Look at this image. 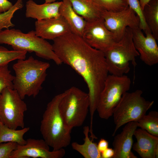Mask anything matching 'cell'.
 Masks as SVG:
<instances>
[{"label": "cell", "mask_w": 158, "mask_h": 158, "mask_svg": "<svg viewBox=\"0 0 158 158\" xmlns=\"http://www.w3.org/2000/svg\"><path fill=\"white\" fill-rule=\"evenodd\" d=\"M151 0H139L141 7L143 11L146 5Z\"/></svg>", "instance_id": "d6a6232c"}, {"label": "cell", "mask_w": 158, "mask_h": 158, "mask_svg": "<svg viewBox=\"0 0 158 158\" xmlns=\"http://www.w3.org/2000/svg\"><path fill=\"white\" fill-rule=\"evenodd\" d=\"M131 81L126 75L117 76L109 75L99 97L96 110L99 117L107 119L124 94L130 89Z\"/></svg>", "instance_id": "ba28073f"}, {"label": "cell", "mask_w": 158, "mask_h": 158, "mask_svg": "<svg viewBox=\"0 0 158 158\" xmlns=\"http://www.w3.org/2000/svg\"><path fill=\"white\" fill-rule=\"evenodd\" d=\"M134 135L137 142L133 144V150L142 158L158 157V137L141 128L136 129Z\"/></svg>", "instance_id": "2e32d148"}, {"label": "cell", "mask_w": 158, "mask_h": 158, "mask_svg": "<svg viewBox=\"0 0 158 158\" xmlns=\"http://www.w3.org/2000/svg\"><path fill=\"white\" fill-rule=\"evenodd\" d=\"M35 27L36 35L45 40H53L72 32L67 23L61 16L57 18L37 20Z\"/></svg>", "instance_id": "5bb4252c"}, {"label": "cell", "mask_w": 158, "mask_h": 158, "mask_svg": "<svg viewBox=\"0 0 158 158\" xmlns=\"http://www.w3.org/2000/svg\"><path fill=\"white\" fill-rule=\"evenodd\" d=\"M142 90H137L123 95L113 111L116 126L113 136L124 125L130 122L138 121L152 107L154 101L146 100L142 96Z\"/></svg>", "instance_id": "52a82bcc"}, {"label": "cell", "mask_w": 158, "mask_h": 158, "mask_svg": "<svg viewBox=\"0 0 158 158\" xmlns=\"http://www.w3.org/2000/svg\"><path fill=\"white\" fill-rule=\"evenodd\" d=\"M108 141L103 138L101 139L97 144L98 149L101 153L108 148Z\"/></svg>", "instance_id": "4dcf8cb0"}, {"label": "cell", "mask_w": 158, "mask_h": 158, "mask_svg": "<svg viewBox=\"0 0 158 158\" xmlns=\"http://www.w3.org/2000/svg\"><path fill=\"white\" fill-rule=\"evenodd\" d=\"M114 155V149L109 147L101 153L102 158H113Z\"/></svg>", "instance_id": "1f68e13d"}, {"label": "cell", "mask_w": 158, "mask_h": 158, "mask_svg": "<svg viewBox=\"0 0 158 158\" xmlns=\"http://www.w3.org/2000/svg\"><path fill=\"white\" fill-rule=\"evenodd\" d=\"M75 11L87 22L102 18L106 11L94 0H69Z\"/></svg>", "instance_id": "ac0fdd59"}, {"label": "cell", "mask_w": 158, "mask_h": 158, "mask_svg": "<svg viewBox=\"0 0 158 158\" xmlns=\"http://www.w3.org/2000/svg\"><path fill=\"white\" fill-rule=\"evenodd\" d=\"M49 147L44 139L28 138L25 144L18 145L10 158H61L65 155L64 149L51 151Z\"/></svg>", "instance_id": "7c38bea8"}, {"label": "cell", "mask_w": 158, "mask_h": 158, "mask_svg": "<svg viewBox=\"0 0 158 158\" xmlns=\"http://www.w3.org/2000/svg\"><path fill=\"white\" fill-rule=\"evenodd\" d=\"M1 123V122L0 121V123Z\"/></svg>", "instance_id": "e575fe53"}, {"label": "cell", "mask_w": 158, "mask_h": 158, "mask_svg": "<svg viewBox=\"0 0 158 158\" xmlns=\"http://www.w3.org/2000/svg\"><path fill=\"white\" fill-rule=\"evenodd\" d=\"M56 0H45V3H50L55 2Z\"/></svg>", "instance_id": "836d02e7"}, {"label": "cell", "mask_w": 158, "mask_h": 158, "mask_svg": "<svg viewBox=\"0 0 158 158\" xmlns=\"http://www.w3.org/2000/svg\"><path fill=\"white\" fill-rule=\"evenodd\" d=\"M102 18L105 27L113 33L117 42L122 38L127 28L132 29L139 28V18L129 7L117 12L106 11Z\"/></svg>", "instance_id": "30bf717a"}, {"label": "cell", "mask_w": 158, "mask_h": 158, "mask_svg": "<svg viewBox=\"0 0 158 158\" xmlns=\"http://www.w3.org/2000/svg\"><path fill=\"white\" fill-rule=\"evenodd\" d=\"M138 127L152 135L158 137V112L155 111L150 112L137 121Z\"/></svg>", "instance_id": "603a6c76"}, {"label": "cell", "mask_w": 158, "mask_h": 158, "mask_svg": "<svg viewBox=\"0 0 158 158\" xmlns=\"http://www.w3.org/2000/svg\"><path fill=\"white\" fill-rule=\"evenodd\" d=\"M59 12L68 25L72 32L82 37L87 22L75 11L69 0H62Z\"/></svg>", "instance_id": "d6986e66"}, {"label": "cell", "mask_w": 158, "mask_h": 158, "mask_svg": "<svg viewBox=\"0 0 158 158\" xmlns=\"http://www.w3.org/2000/svg\"><path fill=\"white\" fill-rule=\"evenodd\" d=\"M27 52L15 50H9L0 46V66L7 65L11 61L20 59H25Z\"/></svg>", "instance_id": "d4e9b609"}, {"label": "cell", "mask_w": 158, "mask_h": 158, "mask_svg": "<svg viewBox=\"0 0 158 158\" xmlns=\"http://www.w3.org/2000/svg\"><path fill=\"white\" fill-rule=\"evenodd\" d=\"M64 94L56 95L48 103L41 121L40 130L43 139L54 151L67 147L71 142V130L65 123L59 107Z\"/></svg>", "instance_id": "3957f363"}, {"label": "cell", "mask_w": 158, "mask_h": 158, "mask_svg": "<svg viewBox=\"0 0 158 158\" xmlns=\"http://www.w3.org/2000/svg\"><path fill=\"white\" fill-rule=\"evenodd\" d=\"M145 22L156 40H158V0H151L143 10Z\"/></svg>", "instance_id": "44dd1931"}, {"label": "cell", "mask_w": 158, "mask_h": 158, "mask_svg": "<svg viewBox=\"0 0 158 158\" xmlns=\"http://www.w3.org/2000/svg\"><path fill=\"white\" fill-rule=\"evenodd\" d=\"M16 90L8 87L0 94V121L9 128H24V113L27 110L26 103Z\"/></svg>", "instance_id": "9c48e42d"}, {"label": "cell", "mask_w": 158, "mask_h": 158, "mask_svg": "<svg viewBox=\"0 0 158 158\" xmlns=\"http://www.w3.org/2000/svg\"><path fill=\"white\" fill-rule=\"evenodd\" d=\"M128 6L136 13L140 20L139 28L144 32L150 31L145 19L143 11L142 10L139 0H127Z\"/></svg>", "instance_id": "83f0119b"}, {"label": "cell", "mask_w": 158, "mask_h": 158, "mask_svg": "<svg viewBox=\"0 0 158 158\" xmlns=\"http://www.w3.org/2000/svg\"><path fill=\"white\" fill-rule=\"evenodd\" d=\"M29 127L17 130L8 128L1 123L0 124V143L7 142H14L19 145L25 144L26 140L23 136L30 130Z\"/></svg>", "instance_id": "7402d4cb"}, {"label": "cell", "mask_w": 158, "mask_h": 158, "mask_svg": "<svg viewBox=\"0 0 158 158\" xmlns=\"http://www.w3.org/2000/svg\"><path fill=\"white\" fill-rule=\"evenodd\" d=\"M104 54L110 74L121 76L128 73L130 62L135 67L139 54L133 44L132 29L127 28L122 38Z\"/></svg>", "instance_id": "5b68a950"}, {"label": "cell", "mask_w": 158, "mask_h": 158, "mask_svg": "<svg viewBox=\"0 0 158 158\" xmlns=\"http://www.w3.org/2000/svg\"><path fill=\"white\" fill-rule=\"evenodd\" d=\"M134 46L139 54L141 61L147 65L151 66L158 63V46L156 40L151 31L143 33L139 28L132 29Z\"/></svg>", "instance_id": "4fadbf2b"}, {"label": "cell", "mask_w": 158, "mask_h": 158, "mask_svg": "<svg viewBox=\"0 0 158 158\" xmlns=\"http://www.w3.org/2000/svg\"><path fill=\"white\" fill-rule=\"evenodd\" d=\"M8 0H0V13L7 11L13 6Z\"/></svg>", "instance_id": "f546056e"}, {"label": "cell", "mask_w": 158, "mask_h": 158, "mask_svg": "<svg viewBox=\"0 0 158 158\" xmlns=\"http://www.w3.org/2000/svg\"><path fill=\"white\" fill-rule=\"evenodd\" d=\"M82 37L91 46L104 53L117 42L114 35L105 27L102 18L87 22Z\"/></svg>", "instance_id": "8fae6325"}, {"label": "cell", "mask_w": 158, "mask_h": 158, "mask_svg": "<svg viewBox=\"0 0 158 158\" xmlns=\"http://www.w3.org/2000/svg\"><path fill=\"white\" fill-rule=\"evenodd\" d=\"M23 6V0H17L16 2L8 10L0 13V31L4 29H9L14 27L11 19L15 12Z\"/></svg>", "instance_id": "cb8c5ba5"}, {"label": "cell", "mask_w": 158, "mask_h": 158, "mask_svg": "<svg viewBox=\"0 0 158 158\" xmlns=\"http://www.w3.org/2000/svg\"><path fill=\"white\" fill-rule=\"evenodd\" d=\"M0 44L10 45L14 50L34 52L38 57L52 60L58 65L62 63L53 51L52 45L37 36L35 30L24 33L15 28L3 30L0 31Z\"/></svg>", "instance_id": "277c9868"}, {"label": "cell", "mask_w": 158, "mask_h": 158, "mask_svg": "<svg viewBox=\"0 0 158 158\" xmlns=\"http://www.w3.org/2000/svg\"><path fill=\"white\" fill-rule=\"evenodd\" d=\"M8 64L0 66V94L5 88H13V81L14 76L11 74Z\"/></svg>", "instance_id": "4316f807"}, {"label": "cell", "mask_w": 158, "mask_h": 158, "mask_svg": "<svg viewBox=\"0 0 158 158\" xmlns=\"http://www.w3.org/2000/svg\"><path fill=\"white\" fill-rule=\"evenodd\" d=\"M64 92L59 109L66 125L72 130L83 124L89 109V96L88 93L74 86Z\"/></svg>", "instance_id": "8992f818"}, {"label": "cell", "mask_w": 158, "mask_h": 158, "mask_svg": "<svg viewBox=\"0 0 158 158\" xmlns=\"http://www.w3.org/2000/svg\"><path fill=\"white\" fill-rule=\"evenodd\" d=\"M122 130L115 136L112 143L114 155L113 158H137L131 151L133 144V136L138 126L137 121L126 124Z\"/></svg>", "instance_id": "9a60e30c"}, {"label": "cell", "mask_w": 158, "mask_h": 158, "mask_svg": "<svg viewBox=\"0 0 158 158\" xmlns=\"http://www.w3.org/2000/svg\"><path fill=\"white\" fill-rule=\"evenodd\" d=\"M62 1L38 4L33 0L26 3V18L40 20L57 18L60 16L59 8Z\"/></svg>", "instance_id": "e0dca14e"}, {"label": "cell", "mask_w": 158, "mask_h": 158, "mask_svg": "<svg viewBox=\"0 0 158 158\" xmlns=\"http://www.w3.org/2000/svg\"><path fill=\"white\" fill-rule=\"evenodd\" d=\"M85 138L84 143L80 144L76 142L71 144L72 148L79 153L85 158H102L101 153L98 149L97 144L93 142L89 137L90 128L88 126L83 127Z\"/></svg>", "instance_id": "ffe728a7"}, {"label": "cell", "mask_w": 158, "mask_h": 158, "mask_svg": "<svg viewBox=\"0 0 158 158\" xmlns=\"http://www.w3.org/2000/svg\"><path fill=\"white\" fill-rule=\"evenodd\" d=\"M53 51L61 61L83 78L89 96L90 116L96 110L100 94L109 73L104 54L71 32L53 40Z\"/></svg>", "instance_id": "6da1fadb"}, {"label": "cell", "mask_w": 158, "mask_h": 158, "mask_svg": "<svg viewBox=\"0 0 158 158\" xmlns=\"http://www.w3.org/2000/svg\"><path fill=\"white\" fill-rule=\"evenodd\" d=\"M109 11L117 12L127 8L128 5L127 0H94Z\"/></svg>", "instance_id": "484cf974"}, {"label": "cell", "mask_w": 158, "mask_h": 158, "mask_svg": "<svg viewBox=\"0 0 158 158\" xmlns=\"http://www.w3.org/2000/svg\"><path fill=\"white\" fill-rule=\"evenodd\" d=\"M18 145L12 142L0 143V158H10L12 153L16 148Z\"/></svg>", "instance_id": "f1b7e54d"}, {"label": "cell", "mask_w": 158, "mask_h": 158, "mask_svg": "<svg viewBox=\"0 0 158 158\" xmlns=\"http://www.w3.org/2000/svg\"><path fill=\"white\" fill-rule=\"evenodd\" d=\"M50 66L48 62L39 61L32 56L27 59L18 60L13 65L15 73L13 88L22 99L26 96L35 97L38 95L42 89Z\"/></svg>", "instance_id": "7a4b0ae2"}]
</instances>
